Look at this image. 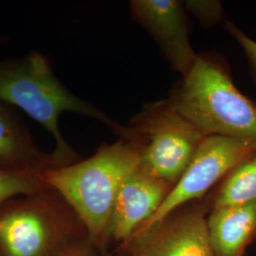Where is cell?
<instances>
[{
  "label": "cell",
  "instance_id": "4fadbf2b",
  "mask_svg": "<svg viewBox=\"0 0 256 256\" xmlns=\"http://www.w3.org/2000/svg\"><path fill=\"white\" fill-rule=\"evenodd\" d=\"M43 172H12L0 169V206L9 200L50 188Z\"/></svg>",
  "mask_w": 256,
  "mask_h": 256
},
{
  "label": "cell",
  "instance_id": "5bb4252c",
  "mask_svg": "<svg viewBox=\"0 0 256 256\" xmlns=\"http://www.w3.org/2000/svg\"><path fill=\"white\" fill-rule=\"evenodd\" d=\"M187 12H190L203 27L210 28L223 19V6L216 0L183 1Z\"/></svg>",
  "mask_w": 256,
  "mask_h": 256
},
{
  "label": "cell",
  "instance_id": "9a60e30c",
  "mask_svg": "<svg viewBox=\"0 0 256 256\" xmlns=\"http://www.w3.org/2000/svg\"><path fill=\"white\" fill-rule=\"evenodd\" d=\"M225 28L229 32L232 36L234 38V40L238 43V45L241 46L243 52L247 57L248 63L250 70L252 75L256 82V41L254 39L250 38L245 34L243 30H241L239 28L227 20L225 22Z\"/></svg>",
  "mask_w": 256,
  "mask_h": 256
},
{
  "label": "cell",
  "instance_id": "52a82bcc",
  "mask_svg": "<svg viewBox=\"0 0 256 256\" xmlns=\"http://www.w3.org/2000/svg\"><path fill=\"white\" fill-rule=\"evenodd\" d=\"M206 200L183 205L120 246L124 256H214Z\"/></svg>",
  "mask_w": 256,
  "mask_h": 256
},
{
  "label": "cell",
  "instance_id": "277c9868",
  "mask_svg": "<svg viewBox=\"0 0 256 256\" xmlns=\"http://www.w3.org/2000/svg\"><path fill=\"white\" fill-rule=\"evenodd\" d=\"M86 239L82 220L50 187L0 206V256H61Z\"/></svg>",
  "mask_w": 256,
  "mask_h": 256
},
{
  "label": "cell",
  "instance_id": "e0dca14e",
  "mask_svg": "<svg viewBox=\"0 0 256 256\" xmlns=\"http://www.w3.org/2000/svg\"><path fill=\"white\" fill-rule=\"evenodd\" d=\"M8 42V38L6 36H0V44H5Z\"/></svg>",
  "mask_w": 256,
  "mask_h": 256
},
{
  "label": "cell",
  "instance_id": "7c38bea8",
  "mask_svg": "<svg viewBox=\"0 0 256 256\" xmlns=\"http://www.w3.org/2000/svg\"><path fill=\"white\" fill-rule=\"evenodd\" d=\"M205 200L214 208L256 202V152L234 166Z\"/></svg>",
  "mask_w": 256,
  "mask_h": 256
},
{
  "label": "cell",
  "instance_id": "2e32d148",
  "mask_svg": "<svg viewBox=\"0 0 256 256\" xmlns=\"http://www.w3.org/2000/svg\"><path fill=\"white\" fill-rule=\"evenodd\" d=\"M98 252L86 239L70 248L61 256H96Z\"/></svg>",
  "mask_w": 256,
  "mask_h": 256
},
{
  "label": "cell",
  "instance_id": "8992f818",
  "mask_svg": "<svg viewBox=\"0 0 256 256\" xmlns=\"http://www.w3.org/2000/svg\"><path fill=\"white\" fill-rule=\"evenodd\" d=\"M256 152L254 142L221 136L205 138L160 209L135 234L151 227L187 203L204 200L206 194L234 166Z\"/></svg>",
  "mask_w": 256,
  "mask_h": 256
},
{
  "label": "cell",
  "instance_id": "7a4b0ae2",
  "mask_svg": "<svg viewBox=\"0 0 256 256\" xmlns=\"http://www.w3.org/2000/svg\"><path fill=\"white\" fill-rule=\"evenodd\" d=\"M0 99L26 112L52 134L55 140L52 154L59 167L81 160L60 131L58 122L64 112L99 120L116 135L122 126L70 92L57 78L48 59L37 50L0 61Z\"/></svg>",
  "mask_w": 256,
  "mask_h": 256
},
{
  "label": "cell",
  "instance_id": "6da1fadb",
  "mask_svg": "<svg viewBox=\"0 0 256 256\" xmlns=\"http://www.w3.org/2000/svg\"><path fill=\"white\" fill-rule=\"evenodd\" d=\"M140 164L136 144L126 138L104 144L90 158L43 172L46 184L59 192L82 220L93 248L106 254L108 228L120 189Z\"/></svg>",
  "mask_w": 256,
  "mask_h": 256
},
{
  "label": "cell",
  "instance_id": "ac0fdd59",
  "mask_svg": "<svg viewBox=\"0 0 256 256\" xmlns=\"http://www.w3.org/2000/svg\"><path fill=\"white\" fill-rule=\"evenodd\" d=\"M124 256L122 252H120L119 254H111V256Z\"/></svg>",
  "mask_w": 256,
  "mask_h": 256
},
{
  "label": "cell",
  "instance_id": "3957f363",
  "mask_svg": "<svg viewBox=\"0 0 256 256\" xmlns=\"http://www.w3.org/2000/svg\"><path fill=\"white\" fill-rule=\"evenodd\" d=\"M167 100L206 137L256 144V102L238 90L229 64L220 56L198 54Z\"/></svg>",
  "mask_w": 256,
  "mask_h": 256
},
{
  "label": "cell",
  "instance_id": "5b68a950",
  "mask_svg": "<svg viewBox=\"0 0 256 256\" xmlns=\"http://www.w3.org/2000/svg\"><path fill=\"white\" fill-rule=\"evenodd\" d=\"M118 137L136 144L144 170L174 186L206 136L166 99L146 104Z\"/></svg>",
  "mask_w": 256,
  "mask_h": 256
},
{
  "label": "cell",
  "instance_id": "9c48e42d",
  "mask_svg": "<svg viewBox=\"0 0 256 256\" xmlns=\"http://www.w3.org/2000/svg\"><path fill=\"white\" fill-rule=\"evenodd\" d=\"M174 185L144 170L140 166L122 183L110 216L108 242L120 246L160 209Z\"/></svg>",
  "mask_w": 256,
  "mask_h": 256
},
{
  "label": "cell",
  "instance_id": "ba28073f",
  "mask_svg": "<svg viewBox=\"0 0 256 256\" xmlns=\"http://www.w3.org/2000/svg\"><path fill=\"white\" fill-rule=\"evenodd\" d=\"M133 19L140 25L160 50L172 70L186 76L198 54L189 36L187 10L180 0H133Z\"/></svg>",
  "mask_w": 256,
  "mask_h": 256
},
{
  "label": "cell",
  "instance_id": "30bf717a",
  "mask_svg": "<svg viewBox=\"0 0 256 256\" xmlns=\"http://www.w3.org/2000/svg\"><path fill=\"white\" fill-rule=\"evenodd\" d=\"M58 167L54 154L37 146L23 120L0 99V169L44 172Z\"/></svg>",
  "mask_w": 256,
  "mask_h": 256
},
{
  "label": "cell",
  "instance_id": "8fae6325",
  "mask_svg": "<svg viewBox=\"0 0 256 256\" xmlns=\"http://www.w3.org/2000/svg\"><path fill=\"white\" fill-rule=\"evenodd\" d=\"M207 225L214 256H244L256 240V202L212 209Z\"/></svg>",
  "mask_w": 256,
  "mask_h": 256
}]
</instances>
